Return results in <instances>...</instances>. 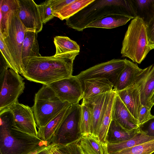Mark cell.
Returning <instances> with one entry per match:
<instances>
[{
  "instance_id": "15",
  "label": "cell",
  "mask_w": 154,
  "mask_h": 154,
  "mask_svg": "<svg viewBox=\"0 0 154 154\" xmlns=\"http://www.w3.org/2000/svg\"><path fill=\"white\" fill-rule=\"evenodd\" d=\"M125 66L118 77L113 89L116 92L123 90L133 84L143 71L137 64L125 59Z\"/></svg>"
},
{
  "instance_id": "11",
  "label": "cell",
  "mask_w": 154,
  "mask_h": 154,
  "mask_svg": "<svg viewBox=\"0 0 154 154\" xmlns=\"http://www.w3.org/2000/svg\"><path fill=\"white\" fill-rule=\"evenodd\" d=\"M8 108L13 113V126L16 129L38 137L37 125L32 108L19 103L18 100Z\"/></svg>"
},
{
  "instance_id": "12",
  "label": "cell",
  "mask_w": 154,
  "mask_h": 154,
  "mask_svg": "<svg viewBox=\"0 0 154 154\" xmlns=\"http://www.w3.org/2000/svg\"><path fill=\"white\" fill-rule=\"evenodd\" d=\"M19 17L27 30L37 34L43 27L38 5L32 0H18Z\"/></svg>"
},
{
  "instance_id": "6",
  "label": "cell",
  "mask_w": 154,
  "mask_h": 154,
  "mask_svg": "<svg viewBox=\"0 0 154 154\" xmlns=\"http://www.w3.org/2000/svg\"><path fill=\"white\" fill-rule=\"evenodd\" d=\"M80 105H72L52 140L57 146H64L79 140L82 137L79 129Z\"/></svg>"
},
{
  "instance_id": "33",
  "label": "cell",
  "mask_w": 154,
  "mask_h": 154,
  "mask_svg": "<svg viewBox=\"0 0 154 154\" xmlns=\"http://www.w3.org/2000/svg\"><path fill=\"white\" fill-rule=\"evenodd\" d=\"M79 141L64 146L56 145L63 154H83L79 145Z\"/></svg>"
},
{
  "instance_id": "35",
  "label": "cell",
  "mask_w": 154,
  "mask_h": 154,
  "mask_svg": "<svg viewBox=\"0 0 154 154\" xmlns=\"http://www.w3.org/2000/svg\"><path fill=\"white\" fill-rule=\"evenodd\" d=\"M75 0H49L50 5L53 12L57 11L66 5Z\"/></svg>"
},
{
  "instance_id": "14",
  "label": "cell",
  "mask_w": 154,
  "mask_h": 154,
  "mask_svg": "<svg viewBox=\"0 0 154 154\" xmlns=\"http://www.w3.org/2000/svg\"><path fill=\"white\" fill-rule=\"evenodd\" d=\"M108 93L100 94L89 98L85 101L91 112L92 121L91 134L97 137L99 134L101 126V118Z\"/></svg>"
},
{
  "instance_id": "29",
  "label": "cell",
  "mask_w": 154,
  "mask_h": 154,
  "mask_svg": "<svg viewBox=\"0 0 154 154\" xmlns=\"http://www.w3.org/2000/svg\"><path fill=\"white\" fill-rule=\"evenodd\" d=\"M80 106L79 129L80 134L83 136L91 134L92 117L91 109L86 102L82 101Z\"/></svg>"
},
{
  "instance_id": "25",
  "label": "cell",
  "mask_w": 154,
  "mask_h": 154,
  "mask_svg": "<svg viewBox=\"0 0 154 154\" xmlns=\"http://www.w3.org/2000/svg\"><path fill=\"white\" fill-rule=\"evenodd\" d=\"M154 92V64L146 77L140 88V94L142 105L152 108L150 99Z\"/></svg>"
},
{
  "instance_id": "37",
  "label": "cell",
  "mask_w": 154,
  "mask_h": 154,
  "mask_svg": "<svg viewBox=\"0 0 154 154\" xmlns=\"http://www.w3.org/2000/svg\"><path fill=\"white\" fill-rule=\"evenodd\" d=\"M146 26L148 36L150 44L154 40V14Z\"/></svg>"
},
{
  "instance_id": "13",
  "label": "cell",
  "mask_w": 154,
  "mask_h": 154,
  "mask_svg": "<svg viewBox=\"0 0 154 154\" xmlns=\"http://www.w3.org/2000/svg\"><path fill=\"white\" fill-rule=\"evenodd\" d=\"M112 114V120L125 130L131 131L139 128L137 121L132 116L117 93Z\"/></svg>"
},
{
  "instance_id": "34",
  "label": "cell",
  "mask_w": 154,
  "mask_h": 154,
  "mask_svg": "<svg viewBox=\"0 0 154 154\" xmlns=\"http://www.w3.org/2000/svg\"><path fill=\"white\" fill-rule=\"evenodd\" d=\"M139 128L146 135L154 137V116L152 115L147 121L140 125Z\"/></svg>"
},
{
  "instance_id": "26",
  "label": "cell",
  "mask_w": 154,
  "mask_h": 154,
  "mask_svg": "<svg viewBox=\"0 0 154 154\" xmlns=\"http://www.w3.org/2000/svg\"><path fill=\"white\" fill-rule=\"evenodd\" d=\"M94 0H75L60 10L53 12V14L54 17H57L61 20H66L77 13Z\"/></svg>"
},
{
  "instance_id": "28",
  "label": "cell",
  "mask_w": 154,
  "mask_h": 154,
  "mask_svg": "<svg viewBox=\"0 0 154 154\" xmlns=\"http://www.w3.org/2000/svg\"><path fill=\"white\" fill-rule=\"evenodd\" d=\"M137 16L143 20L147 25L154 14V0H134Z\"/></svg>"
},
{
  "instance_id": "18",
  "label": "cell",
  "mask_w": 154,
  "mask_h": 154,
  "mask_svg": "<svg viewBox=\"0 0 154 154\" xmlns=\"http://www.w3.org/2000/svg\"><path fill=\"white\" fill-rule=\"evenodd\" d=\"M116 93V91L113 89L108 93L102 115L101 126L97 138L100 142L104 143H106V137L112 121V111Z\"/></svg>"
},
{
  "instance_id": "19",
  "label": "cell",
  "mask_w": 154,
  "mask_h": 154,
  "mask_svg": "<svg viewBox=\"0 0 154 154\" xmlns=\"http://www.w3.org/2000/svg\"><path fill=\"white\" fill-rule=\"evenodd\" d=\"M0 36L3 39L8 35L12 13L18 7V0H1Z\"/></svg>"
},
{
  "instance_id": "23",
  "label": "cell",
  "mask_w": 154,
  "mask_h": 154,
  "mask_svg": "<svg viewBox=\"0 0 154 154\" xmlns=\"http://www.w3.org/2000/svg\"><path fill=\"white\" fill-rule=\"evenodd\" d=\"M154 139V137L146 135L140 130L135 135L129 139L117 143H107L108 154L117 152Z\"/></svg>"
},
{
  "instance_id": "7",
  "label": "cell",
  "mask_w": 154,
  "mask_h": 154,
  "mask_svg": "<svg viewBox=\"0 0 154 154\" xmlns=\"http://www.w3.org/2000/svg\"><path fill=\"white\" fill-rule=\"evenodd\" d=\"M18 8L12 13L8 35L4 40L13 57L17 72L21 74L23 67V43L25 33L27 30L19 17Z\"/></svg>"
},
{
  "instance_id": "36",
  "label": "cell",
  "mask_w": 154,
  "mask_h": 154,
  "mask_svg": "<svg viewBox=\"0 0 154 154\" xmlns=\"http://www.w3.org/2000/svg\"><path fill=\"white\" fill-rule=\"evenodd\" d=\"M151 109L149 107L142 105L137 120L139 125L147 121L151 116Z\"/></svg>"
},
{
  "instance_id": "41",
  "label": "cell",
  "mask_w": 154,
  "mask_h": 154,
  "mask_svg": "<svg viewBox=\"0 0 154 154\" xmlns=\"http://www.w3.org/2000/svg\"><path fill=\"white\" fill-rule=\"evenodd\" d=\"M150 103L152 106L154 105V92L150 99Z\"/></svg>"
},
{
  "instance_id": "8",
  "label": "cell",
  "mask_w": 154,
  "mask_h": 154,
  "mask_svg": "<svg viewBox=\"0 0 154 154\" xmlns=\"http://www.w3.org/2000/svg\"><path fill=\"white\" fill-rule=\"evenodd\" d=\"M24 79L14 70L9 69L0 79V110L15 103L25 88Z\"/></svg>"
},
{
  "instance_id": "30",
  "label": "cell",
  "mask_w": 154,
  "mask_h": 154,
  "mask_svg": "<svg viewBox=\"0 0 154 154\" xmlns=\"http://www.w3.org/2000/svg\"><path fill=\"white\" fill-rule=\"evenodd\" d=\"M154 152V139L117 152L108 154H152Z\"/></svg>"
},
{
  "instance_id": "10",
  "label": "cell",
  "mask_w": 154,
  "mask_h": 154,
  "mask_svg": "<svg viewBox=\"0 0 154 154\" xmlns=\"http://www.w3.org/2000/svg\"><path fill=\"white\" fill-rule=\"evenodd\" d=\"M82 82L76 75H72L48 85L62 101L76 105L79 104L83 98L84 89Z\"/></svg>"
},
{
  "instance_id": "40",
  "label": "cell",
  "mask_w": 154,
  "mask_h": 154,
  "mask_svg": "<svg viewBox=\"0 0 154 154\" xmlns=\"http://www.w3.org/2000/svg\"><path fill=\"white\" fill-rule=\"evenodd\" d=\"M51 154H63V153L58 149L57 146L55 145L53 148Z\"/></svg>"
},
{
  "instance_id": "1",
  "label": "cell",
  "mask_w": 154,
  "mask_h": 154,
  "mask_svg": "<svg viewBox=\"0 0 154 154\" xmlns=\"http://www.w3.org/2000/svg\"><path fill=\"white\" fill-rule=\"evenodd\" d=\"M79 52L26 58L23 60L21 75L29 81L47 85L69 77L72 75L74 61Z\"/></svg>"
},
{
  "instance_id": "17",
  "label": "cell",
  "mask_w": 154,
  "mask_h": 154,
  "mask_svg": "<svg viewBox=\"0 0 154 154\" xmlns=\"http://www.w3.org/2000/svg\"><path fill=\"white\" fill-rule=\"evenodd\" d=\"M72 105L70 104L65 108L45 126L38 128V137L42 141L52 144L53 138Z\"/></svg>"
},
{
  "instance_id": "31",
  "label": "cell",
  "mask_w": 154,
  "mask_h": 154,
  "mask_svg": "<svg viewBox=\"0 0 154 154\" xmlns=\"http://www.w3.org/2000/svg\"><path fill=\"white\" fill-rule=\"evenodd\" d=\"M0 49L1 54L6 62L9 68L17 72V68L12 54L4 39L0 36Z\"/></svg>"
},
{
  "instance_id": "2",
  "label": "cell",
  "mask_w": 154,
  "mask_h": 154,
  "mask_svg": "<svg viewBox=\"0 0 154 154\" xmlns=\"http://www.w3.org/2000/svg\"><path fill=\"white\" fill-rule=\"evenodd\" d=\"M0 154H35L51 144L16 129L8 108L0 110Z\"/></svg>"
},
{
  "instance_id": "16",
  "label": "cell",
  "mask_w": 154,
  "mask_h": 154,
  "mask_svg": "<svg viewBox=\"0 0 154 154\" xmlns=\"http://www.w3.org/2000/svg\"><path fill=\"white\" fill-rule=\"evenodd\" d=\"M83 82L84 88L82 101H85L89 98L109 92L113 90V84L106 79H88L85 80Z\"/></svg>"
},
{
  "instance_id": "22",
  "label": "cell",
  "mask_w": 154,
  "mask_h": 154,
  "mask_svg": "<svg viewBox=\"0 0 154 154\" xmlns=\"http://www.w3.org/2000/svg\"><path fill=\"white\" fill-rule=\"evenodd\" d=\"M139 131V128L127 131L112 120L106 137V143H117L123 142L134 137Z\"/></svg>"
},
{
  "instance_id": "21",
  "label": "cell",
  "mask_w": 154,
  "mask_h": 154,
  "mask_svg": "<svg viewBox=\"0 0 154 154\" xmlns=\"http://www.w3.org/2000/svg\"><path fill=\"white\" fill-rule=\"evenodd\" d=\"M79 144L83 154H108L107 143L91 134L82 136Z\"/></svg>"
},
{
  "instance_id": "5",
  "label": "cell",
  "mask_w": 154,
  "mask_h": 154,
  "mask_svg": "<svg viewBox=\"0 0 154 154\" xmlns=\"http://www.w3.org/2000/svg\"><path fill=\"white\" fill-rule=\"evenodd\" d=\"M70 104L61 100L48 85H43L35 94L32 107L37 127L45 126Z\"/></svg>"
},
{
  "instance_id": "27",
  "label": "cell",
  "mask_w": 154,
  "mask_h": 154,
  "mask_svg": "<svg viewBox=\"0 0 154 154\" xmlns=\"http://www.w3.org/2000/svg\"><path fill=\"white\" fill-rule=\"evenodd\" d=\"M54 42L56 49L54 57L73 51H80L79 45L68 37L56 36L54 38Z\"/></svg>"
},
{
  "instance_id": "4",
  "label": "cell",
  "mask_w": 154,
  "mask_h": 154,
  "mask_svg": "<svg viewBox=\"0 0 154 154\" xmlns=\"http://www.w3.org/2000/svg\"><path fill=\"white\" fill-rule=\"evenodd\" d=\"M151 50L146 25L137 16L132 19L125 33L121 51L122 57L140 64Z\"/></svg>"
},
{
  "instance_id": "20",
  "label": "cell",
  "mask_w": 154,
  "mask_h": 154,
  "mask_svg": "<svg viewBox=\"0 0 154 154\" xmlns=\"http://www.w3.org/2000/svg\"><path fill=\"white\" fill-rule=\"evenodd\" d=\"M133 18L121 14L106 15L97 19L88 24L85 28H97L111 29L125 24Z\"/></svg>"
},
{
  "instance_id": "38",
  "label": "cell",
  "mask_w": 154,
  "mask_h": 154,
  "mask_svg": "<svg viewBox=\"0 0 154 154\" xmlns=\"http://www.w3.org/2000/svg\"><path fill=\"white\" fill-rule=\"evenodd\" d=\"M8 68L9 67L8 65L2 56L0 60V79L3 77L5 72L8 69Z\"/></svg>"
},
{
  "instance_id": "39",
  "label": "cell",
  "mask_w": 154,
  "mask_h": 154,
  "mask_svg": "<svg viewBox=\"0 0 154 154\" xmlns=\"http://www.w3.org/2000/svg\"><path fill=\"white\" fill-rule=\"evenodd\" d=\"M55 145L51 144L47 147L42 149L35 154H51L53 148Z\"/></svg>"
},
{
  "instance_id": "9",
  "label": "cell",
  "mask_w": 154,
  "mask_h": 154,
  "mask_svg": "<svg viewBox=\"0 0 154 154\" xmlns=\"http://www.w3.org/2000/svg\"><path fill=\"white\" fill-rule=\"evenodd\" d=\"M125 64V59H113L95 65L81 72L76 76L82 82L88 79H106L113 84L114 88Z\"/></svg>"
},
{
  "instance_id": "24",
  "label": "cell",
  "mask_w": 154,
  "mask_h": 154,
  "mask_svg": "<svg viewBox=\"0 0 154 154\" xmlns=\"http://www.w3.org/2000/svg\"><path fill=\"white\" fill-rule=\"evenodd\" d=\"M37 33L27 30L25 33L23 43L22 60L27 57H41L39 52Z\"/></svg>"
},
{
  "instance_id": "32",
  "label": "cell",
  "mask_w": 154,
  "mask_h": 154,
  "mask_svg": "<svg viewBox=\"0 0 154 154\" xmlns=\"http://www.w3.org/2000/svg\"><path fill=\"white\" fill-rule=\"evenodd\" d=\"M41 18L43 24H45L54 17L51 7L49 0L38 5Z\"/></svg>"
},
{
  "instance_id": "3",
  "label": "cell",
  "mask_w": 154,
  "mask_h": 154,
  "mask_svg": "<svg viewBox=\"0 0 154 154\" xmlns=\"http://www.w3.org/2000/svg\"><path fill=\"white\" fill-rule=\"evenodd\" d=\"M117 14L133 19L137 17L134 0H94L70 18L66 20L69 27L82 31L93 21L104 16Z\"/></svg>"
},
{
  "instance_id": "42",
  "label": "cell",
  "mask_w": 154,
  "mask_h": 154,
  "mask_svg": "<svg viewBox=\"0 0 154 154\" xmlns=\"http://www.w3.org/2000/svg\"><path fill=\"white\" fill-rule=\"evenodd\" d=\"M149 46L151 50L154 49V40L149 44Z\"/></svg>"
}]
</instances>
